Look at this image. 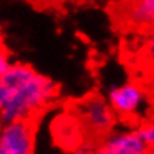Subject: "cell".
I'll return each instance as SVG.
<instances>
[{
	"instance_id": "5",
	"label": "cell",
	"mask_w": 154,
	"mask_h": 154,
	"mask_svg": "<svg viewBox=\"0 0 154 154\" xmlns=\"http://www.w3.org/2000/svg\"><path fill=\"white\" fill-rule=\"evenodd\" d=\"M147 151V145L141 141L136 130H133L108 136L100 147L93 150V154H145Z\"/></svg>"
},
{
	"instance_id": "2",
	"label": "cell",
	"mask_w": 154,
	"mask_h": 154,
	"mask_svg": "<svg viewBox=\"0 0 154 154\" xmlns=\"http://www.w3.org/2000/svg\"><path fill=\"white\" fill-rule=\"evenodd\" d=\"M78 120L88 135L103 136L111 132L115 123V114L109 103L99 96L84 99L78 105Z\"/></svg>"
},
{
	"instance_id": "7",
	"label": "cell",
	"mask_w": 154,
	"mask_h": 154,
	"mask_svg": "<svg viewBox=\"0 0 154 154\" xmlns=\"http://www.w3.org/2000/svg\"><path fill=\"white\" fill-rule=\"evenodd\" d=\"M138 136L141 138V141L147 145V148H154V123H150L141 129L136 130Z\"/></svg>"
},
{
	"instance_id": "4",
	"label": "cell",
	"mask_w": 154,
	"mask_h": 154,
	"mask_svg": "<svg viewBox=\"0 0 154 154\" xmlns=\"http://www.w3.org/2000/svg\"><path fill=\"white\" fill-rule=\"evenodd\" d=\"M108 103L112 108L114 114H118L121 117L135 115L144 108L145 94L138 84L124 82L109 90Z\"/></svg>"
},
{
	"instance_id": "9",
	"label": "cell",
	"mask_w": 154,
	"mask_h": 154,
	"mask_svg": "<svg viewBox=\"0 0 154 154\" xmlns=\"http://www.w3.org/2000/svg\"><path fill=\"white\" fill-rule=\"evenodd\" d=\"M72 154H93V150H91L90 144H84V145L78 147L75 151H72Z\"/></svg>"
},
{
	"instance_id": "8",
	"label": "cell",
	"mask_w": 154,
	"mask_h": 154,
	"mask_svg": "<svg viewBox=\"0 0 154 154\" xmlns=\"http://www.w3.org/2000/svg\"><path fill=\"white\" fill-rule=\"evenodd\" d=\"M12 64L11 61V57H9V52L5 50V47L0 45V76L8 70V67Z\"/></svg>"
},
{
	"instance_id": "10",
	"label": "cell",
	"mask_w": 154,
	"mask_h": 154,
	"mask_svg": "<svg viewBox=\"0 0 154 154\" xmlns=\"http://www.w3.org/2000/svg\"><path fill=\"white\" fill-rule=\"evenodd\" d=\"M147 55L150 57V60L153 61V64H154V36L148 41V45H147Z\"/></svg>"
},
{
	"instance_id": "6",
	"label": "cell",
	"mask_w": 154,
	"mask_h": 154,
	"mask_svg": "<svg viewBox=\"0 0 154 154\" xmlns=\"http://www.w3.org/2000/svg\"><path fill=\"white\" fill-rule=\"evenodd\" d=\"M126 18L136 27H153L154 0H130L126 8Z\"/></svg>"
},
{
	"instance_id": "11",
	"label": "cell",
	"mask_w": 154,
	"mask_h": 154,
	"mask_svg": "<svg viewBox=\"0 0 154 154\" xmlns=\"http://www.w3.org/2000/svg\"><path fill=\"white\" fill-rule=\"evenodd\" d=\"M145 154H154V148H150V150H148Z\"/></svg>"
},
{
	"instance_id": "3",
	"label": "cell",
	"mask_w": 154,
	"mask_h": 154,
	"mask_svg": "<svg viewBox=\"0 0 154 154\" xmlns=\"http://www.w3.org/2000/svg\"><path fill=\"white\" fill-rule=\"evenodd\" d=\"M35 120H20L0 126V154H35Z\"/></svg>"
},
{
	"instance_id": "1",
	"label": "cell",
	"mask_w": 154,
	"mask_h": 154,
	"mask_svg": "<svg viewBox=\"0 0 154 154\" xmlns=\"http://www.w3.org/2000/svg\"><path fill=\"white\" fill-rule=\"evenodd\" d=\"M51 78L29 64L12 63L0 76V126L20 120H35L57 96Z\"/></svg>"
}]
</instances>
